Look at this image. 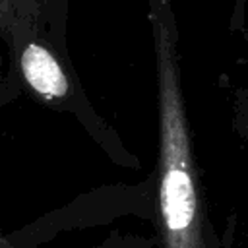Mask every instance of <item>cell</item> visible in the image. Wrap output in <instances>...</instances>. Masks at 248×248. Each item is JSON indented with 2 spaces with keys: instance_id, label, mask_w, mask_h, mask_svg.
<instances>
[{
  "instance_id": "obj_4",
  "label": "cell",
  "mask_w": 248,
  "mask_h": 248,
  "mask_svg": "<svg viewBox=\"0 0 248 248\" xmlns=\"http://www.w3.org/2000/svg\"><path fill=\"white\" fill-rule=\"evenodd\" d=\"M232 128L236 130V134L240 136V140L248 145V87L246 89H240L236 93Z\"/></svg>"
},
{
  "instance_id": "obj_3",
  "label": "cell",
  "mask_w": 248,
  "mask_h": 248,
  "mask_svg": "<svg viewBox=\"0 0 248 248\" xmlns=\"http://www.w3.org/2000/svg\"><path fill=\"white\" fill-rule=\"evenodd\" d=\"M48 0H0V39L17 66L19 52L29 41H39L46 23Z\"/></svg>"
},
{
  "instance_id": "obj_1",
  "label": "cell",
  "mask_w": 248,
  "mask_h": 248,
  "mask_svg": "<svg viewBox=\"0 0 248 248\" xmlns=\"http://www.w3.org/2000/svg\"><path fill=\"white\" fill-rule=\"evenodd\" d=\"M155 50L159 157L157 213L163 248H223L202 196L178 58V29L170 0H147Z\"/></svg>"
},
{
  "instance_id": "obj_5",
  "label": "cell",
  "mask_w": 248,
  "mask_h": 248,
  "mask_svg": "<svg viewBox=\"0 0 248 248\" xmlns=\"http://www.w3.org/2000/svg\"><path fill=\"white\" fill-rule=\"evenodd\" d=\"M0 248H17V244L8 236H0Z\"/></svg>"
},
{
  "instance_id": "obj_2",
  "label": "cell",
  "mask_w": 248,
  "mask_h": 248,
  "mask_svg": "<svg viewBox=\"0 0 248 248\" xmlns=\"http://www.w3.org/2000/svg\"><path fill=\"white\" fill-rule=\"evenodd\" d=\"M21 79L45 101H64L70 95L68 76L56 54L41 41H29L17 58Z\"/></svg>"
}]
</instances>
